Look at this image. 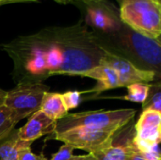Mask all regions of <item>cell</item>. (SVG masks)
<instances>
[{
	"label": "cell",
	"mask_w": 161,
	"mask_h": 160,
	"mask_svg": "<svg viewBox=\"0 0 161 160\" xmlns=\"http://www.w3.org/2000/svg\"><path fill=\"white\" fill-rule=\"evenodd\" d=\"M98 65L92 57L84 50L70 48L62 53V60L60 64L50 70L48 74H66V75H80V74Z\"/></svg>",
	"instance_id": "6"
},
{
	"label": "cell",
	"mask_w": 161,
	"mask_h": 160,
	"mask_svg": "<svg viewBox=\"0 0 161 160\" xmlns=\"http://www.w3.org/2000/svg\"><path fill=\"white\" fill-rule=\"evenodd\" d=\"M98 64L112 68L118 74L120 87H127L132 84H146L156 77V72L142 70L136 67L131 61L116 55L106 53L99 60Z\"/></svg>",
	"instance_id": "5"
},
{
	"label": "cell",
	"mask_w": 161,
	"mask_h": 160,
	"mask_svg": "<svg viewBox=\"0 0 161 160\" xmlns=\"http://www.w3.org/2000/svg\"><path fill=\"white\" fill-rule=\"evenodd\" d=\"M127 160H145L144 157L142 156V154L135 148V146L133 145L132 143V147H131V150H130V153H129V156H128V159Z\"/></svg>",
	"instance_id": "22"
},
{
	"label": "cell",
	"mask_w": 161,
	"mask_h": 160,
	"mask_svg": "<svg viewBox=\"0 0 161 160\" xmlns=\"http://www.w3.org/2000/svg\"><path fill=\"white\" fill-rule=\"evenodd\" d=\"M32 141H25L18 137V130L2 140L0 143V160H17L19 153L26 148H31Z\"/></svg>",
	"instance_id": "11"
},
{
	"label": "cell",
	"mask_w": 161,
	"mask_h": 160,
	"mask_svg": "<svg viewBox=\"0 0 161 160\" xmlns=\"http://www.w3.org/2000/svg\"><path fill=\"white\" fill-rule=\"evenodd\" d=\"M149 91L150 86L147 84H132L127 86V94L122 98L135 103H144L148 97Z\"/></svg>",
	"instance_id": "13"
},
{
	"label": "cell",
	"mask_w": 161,
	"mask_h": 160,
	"mask_svg": "<svg viewBox=\"0 0 161 160\" xmlns=\"http://www.w3.org/2000/svg\"><path fill=\"white\" fill-rule=\"evenodd\" d=\"M14 126L15 124L12 120L10 110L0 103V141L10 135Z\"/></svg>",
	"instance_id": "14"
},
{
	"label": "cell",
	"mask_w": 161,
	"mask_h": 160,
	"mask_svg": "<svg viewBox=\"0 0 161 160\" xmlns=\"http://www.w3.org/2000/svg\"><path fill=\"white\" fill-rule=\"evenodd\" d=\"M48 88L42 84H19L12 90L6 91L2 104L11 112L14 124H18L25 117L40 110L43 94Z\"/></svg>",
	"instance_id": "3"
},
{
	"label": "cell",
	"mask_w": 161,
	"mask_h": 160,
	"mask_svg": "<svg viewBox=\"0 0 161 160\" xmlns=\"http://www.w3.org/2000/svg\"><path fill=\"white\" fill-rule=\"evenodd\" d=\"M79 76H84V77H90L93 78L97 81L96 86L90 90V91H85L83 92H101L106 90H110V89H115L119 88V78L117 73L110 67L98 64L92 69L80 74Z\"/></svg>",
	"instance_id": "9"
},
{
	"label": "cell",
	"mask_w": 161,
	"mask_h": 160,
	"mask_svg": "<svg viewBox=\"0 0 161 160\" xmlns=\"http://www.w3.org/2000/svg\"><path fill=\"white\" fill-rule=\"evenodd\" d=\"M141 153V152H140ZM142 156L144 157L145 160H160V149H159V143H156L153 145V147L146 151V152H142Z\"/></svg>",
	"instance_id": "21"
},
{
	"label": "cell",
	"mask_w": 161,
	"mask_h": 160,
	"mask_svg": "<svg viewBox=\"0 0 161 160\" xmlns=\"http://www.w3.org/2000/svg\"><path fill=\"white\" fill-rule=\"evenodd\" d=\"M157 1H158V2H160V0H157Z\"/></svg>",
	"instance_id": "28"
},
{
	"label": "cell",
	"mask_w": 161,
	"mask_h": 160,
	"mask_svg": "<svg viewBox=\"0 0 161 160\" xmlns=\"http://www.w3.org/2000/svg\"><path fill=\"white\" fill-rule=\"evenodd\" d=\"M74 148L67 145L63 144L60 149L53 155V157L49 160H91L90 155H85V156H75L74 155Z\"/></svg>",
	"instance_id": "17"
},
{
	"label": "cell",
	"mask_w": 161,
	"mask_h": 160,
	"mask_svg": "<svg viewBox=\"0 0 161 160\" xmlns=\"http://www.w3.org/2000/svg\"><path fill=\"white\" fill-rule=\"evenodd\" d=\"M119 1H120V2H121V4H122L123 2H125V1H126V0H119Z\"/></svg>",
	"instance_id": "27"
},
{
	"label": "cell",
	"mask_w": 161,
	"mask_h": 160,
	"mask_svg": "<svg viewBox=\"0 0 161 160\" xmlns=\"http://www.w3.org/2000/svg\"><path fill=\"white\" fill-rule=\"evenodd\" d=\"M85 3H88V4H95V3H100L101 0H83Z\"/></svg>",
	"instance_id": "24"
},
{
	"label": "cell",
	"mask_w": 161,
	"mask_h": 160,
	"mask_svg": "<svg viewBox=\"0 0 161 160\" xmlns=\"http://www.w3.org/2000/svg\"><path fill=\"white\" fill-rule=\"evenodd\" d=\"M54 134L55 140L74 149H80L92 155L112 145L115 133L86 127H76Z\"/></svg>",
	"instance_id": "4"
},
{
	"label": "cell",
	"mask_w": 161,
	"mask_h": 160,
	"mask_svg": "<svg viewBox=\"0 0 161 160\" xmlns=\"http://www.w3.org/2000/svg\"><path fill=\"white\" fill-rule=\"evenodd\" d=\"M5 94H6V91H2V90L0 89V102H2V100H3V98H4V96H5Z\"/></svg>",
	"instance_id": "25"
},
{
	"label": "cell",
	"mask_w": 161,
	"mask_h": 160,
	"mask_svg": "<svg viewBox=\"0 0 161 160\" xmlns=\"http://www.w3.org/2000/svg\"><path fill=\"white\" fill-rule=\"evenodd\" d=\"M28 1H35V0H0V5L12 4V3H21V2H28Z\"/></svg>",
	"instance_id": "23"
},
{
	"label": "cell",
	"mask_w": 161,
	"mask_h": 160,
	"mask_svg": "<svg viewBox=\"0 0 161 160\" xmlns=\"http://www.w3.org/2000/svg\"><path fill=\"white\" fill-rule=\"evenodd\" d=\"M17 160H48L42 155H36L31 151V148H26L22 150L19 155Z\"/></svg>",
	"instance_id": "20"
},
{
	"label": "cell",
	"mask_w": 161,
	"mask_h": 160,
	"mask_svg": "<svg viewBox=\"0 0 161 160\" xmlns=\"http://www.w3.org/2000/svg\"><path fill=\"white\" fill-rule=\"evenodd\" d=\"M129 41L141 58L151 65L159 66L161 48L158 40L145 37L134 31L129 35Z\"/></svg>",
	"instance_id": "8"
},
{
	"label": "cell",
	"mask_w": 161,
	"mask_h": 160,
	"mask_svg": "<svg viewBox=\"0 0 161 160\" xmlns=\"http://www.w3.org/2000/svg\"><path fill=\"white\" fill-rule=\"evenodd\" d=\"M57 2H58V3H62V4H67V3H69L71 0H56Z\"/></svg>",
	"instance_id": "26"
},
{
	"label": "cell",
	"mask_w": 161,
	"mask_h": 160,
	"mask_svg": "<svg viewBox=\"0 0 161 160\" xmlns=\"http://www.w3.org/2000/svg\"><path fill=\"white\" fill-rule=\"evenodd\" d=\"M57 121L50 119L42 111L38 110L33 113L27 123L18 130V137L25 141H34L35 140L50 133H54Z\"/></svg>",
	"instance_id": "7"
},
{
	"label": "cell",
	"mask_w": 161,
	"mask_h": 160,
	"mask_svg": "<svg viewBox=\"0 0 161 160\" xmlns=\"http://www.w3.org/2000/svg\"><path fill=\"white\" fill-rule=\"evenodd\" d=\"M122 21L145 37L158 40L161 34V6L157 0H126L121 5Z\"/></svg>",
	"instance_id": "2"
},
{
	"label": "cell",
	"mask_w": 161,
	"mask_h": 160,
	"mask_svg": "<svg viewBox=\"0 0 161 160\" xmlns=\"http://www.w3.org/2000/svg\"><path fill=\"white\" fill-rule=\"evenodd\" d=\"M143 104V110H154L161 113V91L159 87L155 91H149L147 99Z\"/></svg>",
	"instance_id": "18"
},
{
	"label": "cell",
	"mask_w": 161,
	"mask_h": 160,
	"mask_svg": "<svg viewBox=\"0 0 161 160\" xmlns=\"http://www.w3.org/2000/svg\"><path fill=\"white\" fill-rule=\"evenodd\" d=\"M135 114V109L96 110L67 114L64 118L57 121L54 133L76 127L116 133L119 129L126 125L134 118Z\"/></svg>",
	"instance_id": "1"
},
{
	"label": "cell",
	"mask_w": 161,
	"mask_h": 160,
	"mask_svg": "<svg viewBox=\"0 0 161 160\" xmlns=\"http://www.w3.org/2000/svg\"><path fill=\"white\" fill-rule=\"evenodd\" d=\"M40 110L54 121H58L68 114L61 93L49 91L43 94Z\"/></svg>",
	"instance_id": "10"
},
{
	"label": "cell",
	"mask_w": 161,
	"mask_h": 160,
	"mask_svg": "<svg viewBox=\"0 0 161 160\" xmlns=\"http://www.w3.org/2000/svg\"><path fill=\"white\" fill-rule=\"evenodd\" d=\"M80 94L81 92L79 91H67L65 93H62V99L64 102V105L69 111L70 109L75 108L79 103H80Z\"/></svg>",
	"instance_id": "19"
},
{
	"label": "cell",
	"mask_w": 161,
	"mask_h": 160,
	"mask_svg": "<svg viewBox=\"0 0 161 160\" xmlns=\"http://www.w3.org/2000/svg\"><path fill=\"white\" fill-rule=\"evenodd\" d=\"M131 147L132 141L127 142L125 145L114 146L112 144L101 151L90 155L91 160H127Z\"/></svg>",
	"instance_id": "12"
},
{
	"label": "cell",
	"mask_w": 161,
	"mask_h": 160,
	"mask_svg": "<svg viewBox=\"0 0 161 160\" xmlns=\"http://www.w3.org/2000/svg\"><path fill=\"white\" fill-rule=\"evenodd\" d=\"M146 126L161 127V113L154 110H143L136 124V129Z\"/></svg>",
	"instance_id": "15"
},
{
	"label": "cell",
	"mask_w": 161,
	"mask_h": 160,
	"mask_svg": "<svg viewBox=\"0 0 161 160\" xmlns=\"http://www.w3.org/2000/svg\"><path fill=\"white\" fill-rule=\"evenodd\" d=\"M89 18L92 24L100 28L113 27L115 23L109 18L108 14L101 9H92L89 12Z\"/></svg>",
	"instance_id": "16"
}]
</instances>
